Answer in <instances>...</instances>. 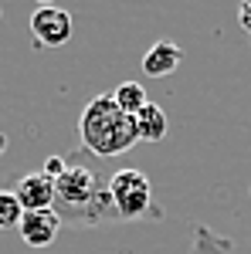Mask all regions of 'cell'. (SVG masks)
<instances>
[{
  "label": "cell",
  "mask_w": 251,
  "mask_h": 254,
  "mask_svg": "<svg viewBox=\"0 0 251 254\" xmlns=\"http://www.w3.org/2000/svg\"><path fill=\"white\" fill-rule=\"evenodd\" d=\"M136 132H139V142H160L167 136L170 122H167V112L156 105V102H146L139 112H136Z\"/></svg>",
  "instance_id": "cell-7"
},
{
  "label": "cell",
  "mask_w": 251,
  "mask_h": 254,
  "mask_svg": "<svg viewBox=\"0 0 251 254\" xmlns=\"http://www.w3.org/2000/svg\"><path fill=\"white\" fill-rule=\"evenodd\" d=\"M180 61H183V51L176 48L173 41H156L153 48L143 55V75L167 78V75H173L176 68H180Z\"/></svg>",
  "instance_id": "cell-6"
},
{
  "label": "cell",
  "mask_w": 251,
  "mask_h": 254,
  "mask_svg": "<svg viewBox=\"0 0 251 254\" xmlns=\"http://www.w3.org/2000/svg\"><path fill=\"white\" fill-rule=\"evenodd\" d=\"M65 166H68L65 156H48V159H44V166H41V173L48 176V180H58V176L65 173Z\"/></svg>",
  "instance_id": "cell-11"
},
{
  "label": "cell",
  "mask_w": 251,
  "mask_h": 254,
  "mask_svg": "<svg viewBox=\"0 0 251 254\" xmlns=\"http://www.w3.org/2000/svg\"><path fill=\"white\" fill-rule=\"evenodd\" d=\"M20 217H24V207L17 203L14 190H0V231H10V227H17Z\"/></svg>",
  "instance_id": "cell-10"
},
{
  "label": "cell",
  "mask_w": 251,
  "mask_h": 254,
  "mask_svg": "<svg viewBox=\"0 0 251 254\" xmlns=\"http://www.w3.org/2000/svg\"><path fill=\"white\" fill-rule=\"evenodd\" d=\"M34 3H38V7H51L55 0H34Z\"/></svg>",
  "instance_id": "cell-14"
},
{
  "label": "cell",
  "mask_w": 251,
  "mask_h": 254,
  "mask_svg": "<svg viewBox=\"0 0 251 254\" xmlns=\"http://www.w3.org/2000/svg\"><path fill=\"white\" fill-rule=\"evenodd\" d=\"M190 254H234V248L224 234H214L211 227H197V231H193Z\"/></svg>",
  "instance_id": "cell-9"
},
{
  "label": "cell",
  "mask_w": 251,
  "mask_h": 254,
  "mask_svg": "<svg viewBox=\"0 0 251 254\" xmlns=\"http://www.w3.org/2000/svg\"><path fill=\"white\" fill-rule=\"evenodd\" d=\"M238 24L245 27V34L251 38V0H241V7H238Z\"/></svg>",
  "instance_id": "cell-12"
},
{
  "label": "cell",
  "mask_w": 251,
  "mask_h": 254,
  "mask_svg": "<svg viewBox=\"0 0 251 254\" xmlns=\"http://www.w3.org/2000/svg\"><path fill=\"white\" fill-rule=\"evenodd\" d=\"M72 31H75L72 14L55 7V3L51 7H38L31 14V34H34V41H38L41 48H61V44H68Z\"/></svg>",
  "instance_id": "cell-3"
},
{
  "label": "cell",
  "mask_w": 251,
  "mask_h": 254,
  "mask_svg": "<svg viewBox=\"0 0 251 254\" xmlns=\"http://www.w3.org/2000/svg\"><path fill=\"white\" fill-rule=\"evenodd\" d=\"M109 196H112V207H116L119 220H143V217H156L153 207V187H150V176L143 170H116L109 176Z\"/></svg>",
  "instance_id": "cell-2"
},
{
  "label": "cell",
  "mask_w": 251,
  "mask_h": 254,
  "mask_svg": "<svg viewBox=\"0 0 251 254\" xmlns=\"http://www.w3.org/2000/svg\"><path fill=\"white\" fill-rule=\"evenodd\" d=\"M14 196L24 207V214L27 210H55V180H48L41 170L24 173L14 187Z\"/></svg>",
  "instance_id": "cell-4"
},
{
  "label": "cell",
  "mask_w": 251,
  "mask_h": 254,
  "mask_svg": "<svg viewBox=\"0 0 251 254\" xmlns=\"http://www.w3.org/2000/svg\"><path fill=\"white\" fill-rule=\"evenodd\" d=\"M0 14H3V7H0Z\"/></svg>",
  "instance_id": "cell-15"
},
{
  "label": "cell",
  "mask_w": 251,
  "mask_h": 254,
  "mask_svg": "<svg viewBox=\"0 0 251 254\" xmlns=\"http://www.w3.org/2000/svg\"><path fill=\"white\" fill-rule=\"evenodd\" d=\"M78 139L92 156L109 159L119 153H129L139 142V132H136V119L119 112L112 95H98L78 116Z\"/></svg>",
  "instance_id": "cell-1"
},
{
  "label": "cell",
  "mask_w": 251,
  "mask_h": 254,
  "mask_svg": "<svg viewBox=\"0 0 251 254\" xmlns=\"http://www.w3.org/2000/svg\"><path fill=\"white\" fill-rule=\"evenodd\" d=\"M7 146H10V139H7V132L0 129V159H3V153H7Z\"/></svg>",
  "instance_id": "cell-13"
},
{
  "label": "cell",
  "mask_w": 251,
  "mask_h": 254,
  "mask_svg": "<svg viewBox=\"0 0 251 254\" xmlns=\"http://www.w3.org/2000/svg\"><path fill=\"white\" fill-rule=\"evenodd\" d=\"M17 231H20V237H24L27 248H48V244L58 241L61 217L55 214V210H27V214L20 217Z\"/></svg>",
  "instance_id": "cell-5"
},
{
  "label": "cell",
  "mask_w": 251,
  "mask_h": 254,
  "mask_svg": "<svg viewBox=\"0 0 251 254\" xmlns=\"http://www.w3.org/2000/svg\"><path fill=\"white\" fill-rule=\"evenodd\" d=\"M109 95H112V102L119 105V112H126V116H136V112L150 102L146 88H143L139 81H122V85H116Z\"/></svg>",
  "instance_id": "cell-8"
}]
</instances>
